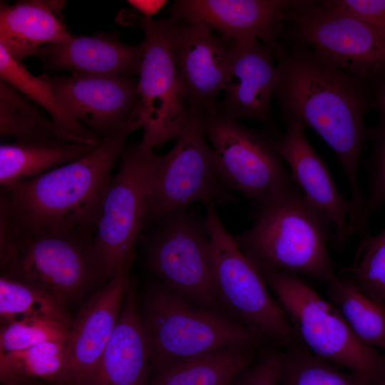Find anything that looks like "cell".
I'll return each mask as SVG.
<instances>
[{
  "instance_id": "1",
  "label": "cell",
  "mask_w": 385,
  "mask_h": 385,
  "mask_svg": "<svg viewBox=\"0 0 385 385\" xmlns=\"http://www.w3.org/2000/svg\"><path fill=\"white\" fill-rule=\"evenodd\" d=\"M274 96L286 123L314 130L332 149L350 188L352 220L358 222L365 197L359 164L366 141V113L374 98L368 80L333 65L314 51L294 43L276 55Z\"/></svg>"
},
{
  "instance_id": "2",
  "label": "cell",
  "mask_w": 385,
  "mask_h": 385,
  "mask_svg": "<svg viewBox=\"0 0 385 385\" xmlns=\"http://www.w3.org/2000/svg\"><path fill=\"white\" fill-rule=\"evenodd\" d=\"M142 128L131 117L86 155L38 177L1 186L0 229L95 236L103 202L128 137Z\"/></svg>"
},
{
  "instance_id": "3",
  "label": "cell",
  "mask_w": 385,
  "mask_h": 385,
  "mask_svg": "<svg viewBox=\"0 0 385 385\" xmlns=\"http://www.w3.org/2000/svg\"><path fill=\"white\" fill-rule=\"evenodd\" d=\"M252 226L233 237L260 273L279 271L328 283L336 278L330 225L294 185L254 204Z\"/></svg>"
},
{
  "instance_id": "4",
  "label": "cell",
  "mask_w": 385,
  "mask_h": 385,
  "mask_svg": "<svg viewBox=\"0 0 385 385\" xmlns=\"http://www.w3.org/2000/svg\"><path fill=\"white\" fill-rule=\"evenodd\" d=\"M140 314L154 373L174 362L225 347L257 348L262 339L227 315L190 302L162 283L148 289Z\"/></svg>"
},
{
  "instance_id": "5",
  "label": "cell",
  "mask_w": 385,
  "mask_h": 385,
  "mask_svg": "<svg viewBox=\"0 0 385 385\" xmlns=\"http://www.w3.org/2000/svg\"><path fill=\"white\" fill-rule=\"evenodd\" d=\"M94 237L0 229L1 275L36 287L65 306L105 280Z\"/></svg>"
},
{
  "instance_id": "6",
  "label": "cell",
  "mask_w": 385,
  "mask_h": 385,
  "mask_svg": "<svg viewBox=\"0 0 385 385\" xmlns=\"http://www.w3.org/2000/svg\"><path fill=\"white\" fill-rule=\"evenodd\" d=\"M260 274L302 346L326 361L377 381L385 371V354L362 343L334 304L298 274L279 271Z\"/></svg>"
},
{
  "instance_id": "7",
  "label": "cell",
  "mask_w": 385,
  "mask_h": 385,
  "mask_svg": "<svg viewBox=\"0 0 385 385\" xmlns=\"http://www.w3.org/2000/svg\"><path fill=\"white\" fill-rule=\"evenodd\" d=\"M203 221L209 238L212 281L224 313L287 349L301 344L282 307L225 228L215 205L207 206Z\"/></svg>"
},
{
  "instance_id": "8",
  "label": "cell",
  "mask_w": 385,
  "mask_h": 385,
  "mask_svg": "<svg viewBox=\"0 0 385 385\" xmlns=\"http://www.w3.org/2000/svg\"><path fill=\"white\" fill-rule=\"evenodd\" d=\"M153 149L142 141L125 147L118 173L105 195L94 246L106 280L130 266L135 244L148 222L163 156Z\"/></svg>"
},
{
  "instance_id": "9",
  "label": "cell",
  "mask_w": 385,
  "mask_h": 385,
  "mask_svg": "<svg viewBox=\"0 0 385 385\" xmlns=\"http://www.w3.org/2000/svg\"><path fill=\"white\" fill-rule=\"evenodd\" d=\"M122 24L142 29L143 57L139 71V102L133 115L143 128L141 141L155 148L176 139L193 115L186 101L168 38L167 19L154 20L122 11Z\"/></svg>"
},
{
  "instance_id": "10",
  "label": "cell",
  "mask_w": 385,
  "mask_h": 385,
  "mask_svg": "<svg viewBox=\"0 0 385 385\" xmlns=\"http://www.w3.org/2000/svg\"><path fill=\"white\" fill-rule=\"evenodd\" d=\"M327 61L369 81L385 71V36L367 22L322 1H299L284 35Z\"/></svg>"
},
{
  "instance_id": "11",
  "label": "cell",
  "mask_w": 385,
  "mask_h": 385,
  "mask_svg": "<svg viewBox=\"0 0 385 385\" xmlns=\"http://www.w3.org/2000/svg\"><path fill=\"white\" fill-rule=\"evenodd\" d=\"M219 178L253 204L295 185L277 153L274 138L218 113L202 118Z\"/></svg>"
},
{
  "instance_id": "12",
  "label": "cell",
  "mask_w": 385,
  "mask_h": 385,
  "mask_svg": "<svg viewBox=\"0 0 385 385\" xmlns=\"http://www.w3.org/2000/svg\"><path fill=\"white\" fill-rule=\"evenodd\" d=\"M158 222L146 239V260L151 271L178 296L225 314L212 281L204 221L185 209Z\"/></svg>"
},
{
  "instance_id": "13",
  "label": "cell",
  "mask_w": 385,
  "mask_h": 385,
  "mask_svg": "<svg viewBox=\"0 0 385 385\" xmlns=\"http://www.w3.org/2000/svg\"><path fill=\"white\" fill-rule=\"evenodd\" d=\"M202 118L195 113L175 139L173 148L163 155L148 222H158L196 201L206 206L233 201V197L222 186L212 148L205 139Z\"/></svg>"
},
{
  "instance_id": "14",
  "label": "cell",
  "mask_w": 385,
  "mask_h": 385,
  "mask_svg": "<svg viewBox=\"0 0 385 385\" xmlns=\"http://www.w3.org/2000/svg\"><path fill=\"white\" fill-rule=\"evenodd\" d=\"M168 38L187 103L194 113H217V100L226 81L227 41L207 28L167 19Z\"/></svg>"
},
{
  "instance_id": "15",
  "label": "cell",
  "mask_w": 385,
  "mask_h": 385,
  "mask_svg": "<svg viewBox=\"0 0 385 385\" xmlns=\"http://www.w3.org/2000/svg\"><path fill=\"white\" fill-rule=\"evenodd\" d=\"M41 76L70 115L101 139L124 128L139 102L135 76Z\"/></svg>"
},
{
  "instance_id": "16",
  "label": "cell",
  "mask_w": 385,
  "mask_h": 385,
  "mask_svg": "<svg viewBox=\"0 0 385 385\" xmlns=\"http://www.w3.org/2000/svg\"><path fill=\"white\" fill-rule=\"evenodd\" d=\"M227 42L228 72L224 96L217 103V113L237 120H257L274 138H278L282 133L271 108L277 82L273 50L256 38Z\"/></svg>"
},
{
  "instance_id": "17",
  "label": "cell",
  "mask_w": 385,
  "mask_h": 385,
  "mask_svg": "<svg viewBox=\"0 0 385 385\" xmlns=\"http://www.w3.org/2000/svg\"><path fill=\"white\" fill-rule=\"evenodd\" d=\"M299 1L178 0L171 6L172 19L217 31L226 41L256 38L280 51L285 25Z\"/></svg>"
},
{
  "instance_id": "18",
  "label": "cell",
  "mask_w": 385,
  "mask_h": 385,
  "mask_svg": "<svg viewBox=\"0 0 385 385\" xmlns=\"http://www.w3.org/2000/svg\"><path fill=\"white\" fill-rule=\"evenodd\" d=\"M129 268L108 280L73 318L64 369L55 385H83L95 369L119 319L130 281Z\"/></svg>"
},
{
  "instance_id": "19",
  "label": "cell",
  "mask_w": 385,
  "mask_h": 385,
  "mask_svg": "<svg viewBox=\"0 0 385 385\" xmlns=\"http://www.w3.org/2000/svg\"><path fill=\"white\" fill-rule=\"evenodd\" d=\"M274 144L294 183L332 227L334 243L342 247L354 235L352 206L339 193L327 165L306 138L304 125L287 122L285 132L274 139Z\"/></svg>"
},
{
  "instance_id": "20",
  "label": "cell",
  "mask_w": 385,
  "mask_h": 385,
  "mask_svg": "<svg viewBox=\"0 0 385 385\" xmlns=\"http://www.w3.org/2000/svg\"><path fill=\"white\" fill-rule=\"evenodd\" d=\"M148 339L134 285L129 281L119 319L83 385H150Z\"/></svg>"
},
{
  "instance_id": "21",
  "label": "cell",
  "mask_w": 385,
  "mask_h": 385,
  "mask_svg": "<svg viewBox=\"0 0 385 385\" xmlns=\"http://www.w3.org/2000/svg\"><path fill=\"white\" fill-rule=\"evenodd\" d=\"M36 56L48 71L68 70L81 75L139 74L143 44L128 45L103 33L72 36L63 42L40 48Z\"/></svg>"
},
{
  "instance_id": "22",
  "label": "cell",
  "mask_w": 385,
  "mask_h": 385,
  "mask_svg": "<svg viewBox=\"0 0 385 385\" xmlns=\"http://www.w3.org/2000/svg\"><path fill=\"white\" fill-rule=\"evenodd\" d=\"M64 2L26 0L0 4V44L20 62L36 56L42 47L63 42L73 36L59 14Z\"/></svg>"
},
{
  "instance_id": "23",
  "label": "cell",
  "mask_w": 385,
  "mask_h": 385,
  "mask_svg": "<svg viewBox=\"0 0 385 385\" xmlns=\"http://www.w3.org/2000/svg\"><path fill=\"white\" fill-rule=\"evenodd\" d=\"M257 359V348L225 347L159 369L154 373L150 385H229Z\"/></svg>"
},
{
  "instance_id": "24",
  "label": "cell",
  "mask_w": 385,
  "mask_h": 385,
  "mask_svg": "<svg viewBox=\"0 0 385 385\" xmlns=\"http://www.w3.org/2000/svg\"><path fill=\"white\" fill-rule=\"evenodd\" d=\"M0 77L1 80L11 84L48 113L57 132L65 143L96 146L102 140L70 115L41 76L37 77L30 73L1 44Z\"/></svg>"
},
{
  "instance_id": "25",
  "label": "cell",
  "mask_w": 385,
  "mask_h": 385,
  "mask_svg": "<svg viewBox=\"0 0 385 385\" xmlns=\"http://www.w3.org/2000/svg\"><path fill=\"white\" fill-rule=\"evenodd\" d=\"M97 146L74 143L50 146L18 142L13 144H1V185L41 175L86 155Z\"/></svg>"
},
{
  "instance_id": "26",
  "label": "cell",
  "mask_w": 385,
  "mask_h": 385,
  "mask_svg": "<svg viewBox=\"0 0 385 385\" xmlns=\"http://www.w3.org/2000/svg\"><path fill=\"white\" fill-rule=\"evenodd\" d=\"M328 296L355 336L385 354V304L366 294L349 276L329 283Z\"/></svg>"
},
{
  "instance_id": "27",
  "label": "cell",
  "mask_w": 385,
  "mask_h": 385,
  "mask_svg": "<svg viewBox=\"0 0 385 385\" xmlns=\"http://www.w3.org/2000/svg\"><path fill=\"white\" fill-rule=\"evenodd\" d=\"M0 136L18 143L56 146L65 143L51 120L7 82L0 81Z\"/></svg>"
},
{
  "instance_id": "28",
  "label": "cell",
  "mask_w": 385,
  "mask_h": 385,
  "mask_svg": "<svg viewBox=\"0 0 385 385\" xmlns=\"http://www.w3.org/2000/svg\"><path fill=\"white\" fill-rule=\"evenodd\" d=\"M66 342H48L25 349L0 353L4 385H27L35 380L54 384L65 366Z\"/></svg>"
},
{
  "instance_id": "29",
  "label": "cell",
  "mask_w": 385,
  "mask_h": 385,
  "mask_svg": "<svg viewBox=\"0 0 385 385\" xmlns=\"http://www.w3.org/2000/svg\"><path fill=\"white\" fill-rule=\"evenodd\" d=\"M1 324L24 319L57 322L68 329L73 319L65 306L46 292L28 283L1 275Z\"/></svg>"
},
{
  "instance_id": "30",
  "label": "cell",
  "mask_w": 385,
  "mask_h": 385,
  "mask_svg": "<svg viewBox=\"0 0 385 385\" xmlns=\"http://www.w3.org/2000/svg\"><path fill=\"white\" fill-rule=\"evenodd\" d=\"M373 382L342 371L302 344L283 352L280 385H372Z\"/></svg>"
},
{
  "instance_id": "31",
  "label": "cell",
  "mask_w": 385,
  "mask_h": 385,
  "mask_svg": "<svg viewBox=\"0 0 385 385\" xmlns=\"http://www.w3.org/2000/svg\"><path fill=\"white\" fill-rule=\"evenodd\" d=\"M361 236L351 278L366 294L385 304V228L376 235L366 232Z\"/></svg>"
},
{
  "instance_id": "32",
  "label": "cell",
  "mask_w": 385,
  "mask_h": 385,
  "mask_svg": "<svg viewBox=\"0 0 385 385\" xmlns=\"http://www.w3.org/2000/svg\"><path fill=\"white\" fill-rule=\"evenodd\" d=\"M366 141L369 145L366 163L368 192L356 227V234L360 235L367 232V222L374 212L385 205V119L367 128Z\"/></svg>"
},
{
  "instance_id": "33",
  "label": "cell",
  "mask_w": 385,
  "mask_h": 385,
  "mask_svg": "<svg viewBox=\"0 0 385 385\" xmlns=\"http://www.w3.org/2000/svg\"><path fill=\"white\" fill-rule=\"evenodd\" d=\"M69 329L49 319H24L1 324L0 353L25 349L48 342H66Z\"/></svg>"
},
{
  "instance_id": "34",
  "label": "cell",
  "mask_w": 385,
  "mask_h": 385,
  "mask_svg": "<svg viewBox=\"0 0 385 385\" xmlns=\"http://www.w3.org/2000/svg\"><path fill=\"white\" fill-rule=\"evenodd\" d=\"M283 352L270 350L240 371L230 385H278Z\"/></svg>"
},
{
  "instance_id": "35",
  "label": "cell",
  "mask_w": 385,
  "mask_h": 385,
  "mask_svg": "<svg viewBox=\"0 0 385 385\" xmlns=\"http://www.w3.org/2000/svg\"><path fill=\"white\" fill-rule=\"evenodd\" d=\"M326 5L351 14L385 36V0H329Z\"/></svg>"
},
{
  "instance_id": "36",
  "label": "cell",
  "mask_w": 385,
  "mask_h": 385,
  "mask_svg": "<svg viewBox=\"0 0 385 385\" xmlns=\"http://www.w3.org/2000/svg\"><path fill=\"white\" fill-rule=\"evenodd\" d=\"M138 13L145 17L152 19L151 16L158 13L167 3L166 1H128Z\"/></svg>"
},
{
  "instance_id": "37",
  "label": "cell",
  "mask_w": 385,
  "mask_h": 385,
  "mask_svg": "<svg viewBox=\"0 0 385 385\" xmlns=\"http://www.w3.org/2000/svg\"><path fill=\"white\" fill-rule=\"evenodd\" d=\"M373 106H374L382 114L385 119V71L381 76V81L374 95Z\"/></svg>"
},
{
  "instance_id": "38",
  "label": "cell",
  "mask_w": 385,
  "mask_h": 385,
  "mask_svg": "<svg viewBox=\"0 0 385 385\" xmlns=\"http://www.w3.org/2000/svg\"><path fill=\"white\" fill-rule=\"evenodd\" d=\"M376 385H385V371L382 376L378 379Z\"/></svg>"
},
{
  "instance_id": "39",
  "label": "cell",
  "mask_w": 385,
  "mask_h": 385,
  "mask_svg": "<svg viewBox=\"0 0 385 385\" xmlns=\"http://www.w3.org/2000/svg\"><path fill=\"white\" fill-rule=\"evenodd\" d=\"M229 385H230V384H229Z\"/></svg>"
}]
</instances>
